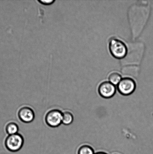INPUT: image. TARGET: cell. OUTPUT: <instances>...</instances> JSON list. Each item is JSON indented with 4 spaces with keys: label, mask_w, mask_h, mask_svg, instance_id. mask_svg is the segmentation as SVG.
Listing matches in <instances>:
<instances>
[{
    "label": "cell",
    "mask_w": 153,
    "mask_h": 154,
    "mask_svg": "<svg viewBox=\"0 0 153 154\" xmlns=\"http://www.w3.org/2000/svg\"><path fill=\"white\" fill-rule=\"evenodd\" d=\"M150 7L146 1H139L129 9V23L133 38H137L141 34L149 19Z\"/></svg>",
    "instance_id": "1"
},
{
    "label": "cell",
    "mask_w": 153,
    "mask_h": 154,
    "mask_svg": "<svg viewBox=\"0 0 153 154\" xmlns=\"http://www.w3.org/2000/svg\"><path fill=\"white\" fill-rule=\"evenodd\" d=\"M127 47L126 55L121 60V64L123 66L140 64L144 54V43L140 42H131L127 44Z\"/></svg>",
    "instance_id": "2"
},
{
    "label": "cell",
    "mask_w": 153,
    "mask_h": 154,
    "mask_svg": "<svg viewBox=\"0 0 153 154\" xmlns=\"http://www.w3.org/2000/svg\"><path fill=\"white\" fill-rule=\"evenodd\" d=\"M109 47L111 54L115 58L121 60L126 55L127 46L119 39H111L109 42Z\"/></svg>",
    "instance_id": "3"
},
{
    "label": "cell",
    "mask_w": 153,
    "mask_h": 154,
    "mask_svg": "<svg viewBox=\"0 0 153 154\" xmlns=\"http://www.w3.org/2000/svg\"><path fill=\"white\" fill-rule=\"evenodd\" d=\"M24 138L19 134L9 135L6 138L5 145L7 150L12 152H17L23 146Z\"/></svg>",
    "instance_id": "4"
},
{
    "label": "cell",
    "mask_w": 153,
    "mask_h": 154,
    "mask_svg": "<svg viewBox=\"0 0 153 154\" xmlns=\"http://www.w3.org/2000/svg\"><path fill=\"white\" fill-rule=\"evenodd\" d=\"M136 84L134 80L130 78L122 79L117 86V89L121 94L128 96L135 90Z\"/></svg>",
    "instance_id": "5"
},
{
    "label": "cell",
    "mask_w": 153,
    "mask_h": 154,
    "mask_svg": "<svg viewBox=\"0 0 153 154\" xmlns=\"http://www.w3.org/2000/svg\"><path fill=\"white\" fill-rule=\"evenodd\" d=\"M63 112L59 110L52 109L46 115L45 120L48 126L52 128L59 126L62 123Z\"/></svg>",
    "instance_id": "6"
},
{
    "label": "cell",
    "mask_w": 153,
    "mask_h": 154,
    "mask_svg": "<svg viewBox=\"0 0 153 154\" xmlns=\"http://www.w3.org/2000/svg\"><path fill=\"white\" fill-rule=\"evenodd\" d=\"M98 92L102 97L109 99L114 96L116 92V88L109 81L104 82L99 86Z\"/></svg>",
    "instance_id": "7"
},
{
    "label": "cell",
    "mask_w": 153,
    "mask_h": 154,
    "mask_svg": "<svg viewBox=\"0 0 153 154\" xmlns=\"http://www.w3.org/2000/svg\"><path fill=\"white\" fill-rule=\"evenodd\" d=\"M18 116L22 122L25 123H30L34 119V113L32 109L28 107H23L19 109Z\"/></svg>",
    "instance_id": "8"
},
{
    "label": "cell",
    "mask_w": 153,
    "mask_h": 154,
    "mask_svg": "<svg viewBox=\"0 0 153 154\" xmlns=\"http://www.w3.org/2000/svg\"><path fill=\"white\" fill-rule=\"evenodd\" d=\"M121 72L124 76L136 77L140 72V68L137 66H124L121 69Z\"/></svg>",
    "instance_id": "9"
},
{
    "label": "cell",
    "mask_w": 153,
    "mask_h": 154,
    "mask_svg": "<svg viewBox=\"0 0 153 154\" xmlns=\"http://www.w3.org/2000/svg\"><path fill=\"white\" fill-rule=\"evenodd\" d=\"M19 130L17 124L14 122H10L7 124L6 127V131L9 135H14L18 134Z\"/></svg>",
    "instance_id": "10"
},
{
    "label": "cell",
    "mask_w": 153,
    "mask_h": 154,
    "mask_svg": "<svg viewBox=\"0 0 153 154\" xmlns=\"http://www.w3.org/2000/svg\"><path fill=\"white\" fill-rule=\"evenodd\" d=\"M73 116L70 112L66 111L63 112L62 123L66 125H69L72 123Z\"/></svg>",
    "instance_id": "11"
},
{
    "label": "cell",
    "mask_w": 153,
    "mask_h": 154,
    "mask_svg": "<svg viewBox=\"0 0 153 154\" xmlns=\"http://www.w3.org/2000/svg\"><path fill=\"white\" fill-rule=\"evenodd\" d=\"M122 79L121 75L117 72L111 73L109 76V82L114 85H117Z\"/></svg>",
    "instance_id": "12"
},
{
    "label": "cell",
    "mask_w": 153,
    "mask_h": 154,
    "mask_svg": "<svg viewBox=\"0 0 153 154\" xmlns=\"http://www.w3.org/2000/svg\"><path fill=\"white\" fill-rule=\"evenodd\" d=\"M78 154H95L92 147L88 145H84L79 148Z\"/></svg>",
    "instance_id": "13"
},
{
    "label": "cell",
    "mask_w": 153,
    "mask_h": 154,
    "mask_svg": "<svg viewBox=\"0 0 153 154\" xmlns=\"http://www.w3.org/2000/svg\"><path fill=\"white\" fill-rule=\"evenodd\" d=\"M40 2L44 4H50L54 2L53 0H40Z\"/></svg>",
    "instance_id": "14"
},
{
    "label": "cell",
    "mask_w": 153,
    "mask_h": 154,
    "mask_svg": "<svg viewBox=\"0 0 153 154\" xmlns=\"http://www.w3.org/2000/svg\"><path fill=\"white\" fill-rule=\"evenodd\" d=\"M95 154H107L104 153V152H97V153H95Z\"/></svg>",
    "instance_id": "15"
}]
</instances>
